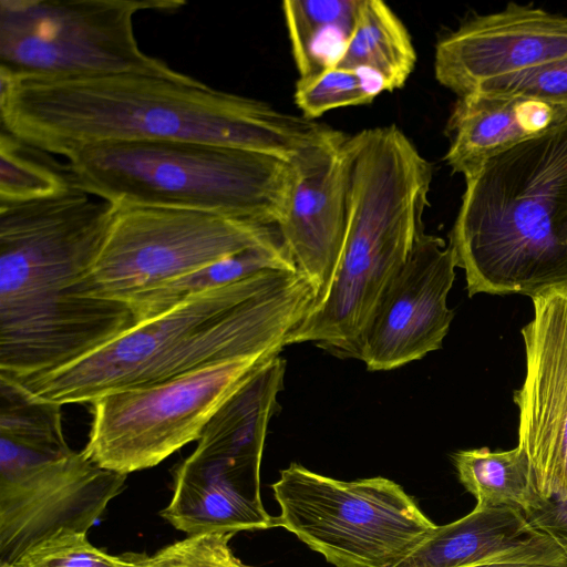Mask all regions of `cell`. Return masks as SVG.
<instances>
[{
    "label": "cell",
    "mask_w": 567,
    "mask_h": 567,
    "mask_svg": "<svg viewBox=\"0 0 567 567\" xmlns=\"http://www.w3.org/2000/svg\"><path fill=\"white\" fill-rule=\"evenodd\" d=\"M286 361L265 365L214 414L194 452L173 473V495L159 515L187 536L278 526L260 497V464Z\"/></svg>",
    "instance_id": "7"
},
{
    "label": "cell",
    "mask_w": 567,
    "mask_h": 567,
    "mask_svg": "<svg viewBox=\"0 0 567 567\" xmlns=\"http://www.w3.org/2000/svg\"><path fill=\"white\" fill-rule=\"evenodd\" d=\"M455 267L451 244L425 231L419 236L359 339L357 359L369 371L396 369L442 348L454 317L446 298Z\"/></svg>",
    "instance_id": "13"
},
{
    "label": "cell",
    "mask_w": 567,
    "mask_h": 567,
    "mask_svg": "<svg viewBox=\"0 0 567 567\" xmlns=\"http://www.w3.org/2000/svg\"><path fill=\"white\" fill-rule=\"evenodd\" d=\"M567 58V17L511 2L465 20L435 48L436 80L466 96L491 80Z\"/></svg>",
    "instance_id": "15"
},
{
    "label": "cell",
    "mask_w": 567,
    "mask_h": 567,
    "mask_svg": "<svg viewBox=\"0 0 567 567\" xmlns=\"http://www.w3.org/2000/svg\"><path fill=\"white\" fill-rule=\"evenodd\" d=\"M361 0H286L282 12L299 79L336 68L351 37Z\"/></svg>",
    "instance_id": "19"
},
{
    "label": "cell",
    "mask_w": 567,
    "mask_h": 567,
    "mask_svg": "<svg viewBox=\"0 0 567 567\" xmlns=\"http://www.w3.org/2000/svg\"><path fill=\"white\" fill-rule=\"evenodd\" d=\"M465 182L450 244L470 297L567 291V120Z\"/></svg>",
    "instance_id": "5"
},
{
    "label": "cell",
    "mask_w": 567,
    "mask_h": 567,
    "mask_svg": "<svg viewBox=\"0 0 567 567\" xmlns=\"http://www.w3.org/2000/svg\"><path fill=\"white\" fill-rule=\"evenodd\" d=\"M534 319L522 334L526 378L514 393L518 445L539 496L567 499V291L533 298Z\"/></svg>",
    "instance_id": "14"
},
{
    "label": "cell",
    "mask_w": 567,
    "mask_h": 567,
    "mask_svg": "<svg viewBox=\"0 0 567 567\" xmlns=\"http://www.w3.org/2000/svg\"><path fill=\"white\" fill-rule=\"evenodd\" d=\"M177 0H0V74L95 76L166 73L134 32L144 10L177 11Z\"/></svg>",
    "instance_id": "9"
},
{
    "label": "cell",
    "mask_w": 567,
    "mask_h": 567,
    "mask_svg": "<svg viewBox=\"0 0 567 567\" xmlns=\"http://www.w3.org/2000/svg\"><path fill=\"white\" fill-rule=\"evenodd\" d=\"M126 476L72 450L64 433L0 436V567L60 530H87Z\"/></svg>",
    "instance_id": "11"
},
{
    "label": "cell",
    "mask_w": 567,
    "mask_h": 567,
    "mask_svg": "<svg viewBox=\"0 0 567 567\" xmlns=\"http://www.w3.org/2000/svg\"><path fill=\"white\" fill-rule=\"evenodd\" d=\"M276 355L220 362L94 400L84 454L124 475L156 466L198 440L221 405Z\"/></svg>",
    "instance_id": "12"
},
{
    "label": "cell",
    "mask_w": 567,
    "mask_h": 567,
    "mask_svg": "<svg viewBox=\"0 0 567 567\" xmlns=\"http://www.w3.org/2000/svg\"><path fill=\"white\" fill-rule=\"evenodd\" d=\"M10 567H125L90 543L86 533L60 530L22 554Z\"/></svg>",
    "instance_id": "25"
},
{
    "label": "cell",
    "mask_w": 567,
    "mask_h": 567,
    "mask_svg": "<svg viewBox=\"0 0 567 567\" xmlns=\"http://www.w3.org/2000/svg\"><path fill=\"white\" fill-rule=\"evenodd\" d=\"M347 138L348 135L339 131L290 162L295 178L278 225L298 271L318 291L316 302L332 280L344 239L349 179Z\"/></svg>",
    "instance_id": "16"
},
{
    "label": "cell",
    "mask_w": 567,
    "mask_h": 567,
    "mask_svg": "<svg viewBox=\"0 0 567 567\" xmlns=\"http://www.w3.org/2000/svg\"><path fill=\"white\" fill-rule=\"evenodd\" d=\"M0 118L1 131L63 157L94 144L176 140L290 162L336 132L176 70L73 78L0 74Z\"/></svg>",
    "instance_id": "1"
},
{
    "label": "cell",
    "mask_w": 567,
    "mask_h": 567,
    "mask_svg": "<svg viewBox=\"0 0 567 567\" xmlns=\"http://www.w3.org/2000/svg\"><path fill=\"white\" fill-rule=\"evenodd\" d=\"M416 62L409 31L381 0H361L355 23L338 68H370L383 75L389 91L401 89Z\"/></svg>",
    "instance_id": "21"
},
{
    "label": "cell",
    "mask_w": 567,
    "mask_h": 567,
    "mask_svg": "<svg viewBox=\"0 0 567 567\" xmlns=\"http://www.w3.org/2000/svg\"><path fill=\"white\" fill-rule=\"evenodd\" d=\"M458 480L482 507H511L527 517L538 509L539 496L524 451L492 452L487 447L453 455Z\"/></svg>",
    "instance_id": "22"
},
{
    "label": "cell",
    "mask_w": 567,
    "mask_h": 567,
    "mask_svg": "<svg viewBox=\"0 0 567 567\" xmlns=\"http://www.w3.org/2000/svg\"><path fill=\"white\" fill-rule=\"evenodd\" d=\"M114 209L75 185L0 203V375L19 381L55 370L138 323L127 303L90 292Z\"/></svg>",
    "instance_id": "2"
},
{
    "label": "cell",
    "mask_w": 567,
    "mask_h": 567,
    "mask_svg": "<svg viewBox=\"0 0 567 567\" xmlns=\"http://www.w3.org/2000/svg\"><path fill=\"white\" fill-rule=\"evenodd\" d=\"M76 187L114 206L208 212L279 225L290 197V162L196 141H136L82 147L64 157Z\"/></svg>",
    "instance_id": "6"
},
{
    "label": "cell",
    "mask_w": 567,
    "mask_h": 567,
    "mask_svg": "<svg viewBox=\"0 0 567 567\" xmlns=\"http://www.w3.org/2000/svg\"><path fill=\"white\" fill-rule=\"evenodd\" d=\"M233 534H198L175 542L155 554H144L148 567H250L231 551Z\"/></svg>",
    "instance_id": "27"
},
{
    "label": "cell",
    "mask_w": 567,
    "mask_h": 567,
    "mask_svg": "<svg viewBox=\"0 0 567 567\" xmlns=\"http://www.w3.org/2000/svg\"><path fill=\"white\" fill-rule=\"evenodd\" d=\"M27 145L0 134V203H21L55 195L73 185L64 164L58 168L34 158Z\"/></svg>",
    "instance_id": "23"
},
{
    "label": "cell",
    "mask_w": 567,
    "mask_h": 567,
    "mask_svg": "<svg viewBox=\"0 0 567 567\" xmlns=\"http://www.w3.org/2000/svg\"><path fill=\"white\" fill-rule=\"evenodd\" d=\"M125 567H148L144 560V554H125L123 556Z\"/></svg>",
    "instance_id": "30"
},
{
    "label": "cell",
    "mask_w": 567,
    "mask_h": 567,
    "mask_svg": "<svg viewBox=\"0 0 567 567\" xmlns=\"http://www.w3.org/2000/svg\"><path fill=\"white\" fill-rule=\"evenodd\" d=\"M282 243L275 224L200 210L115 206L89 274L90 292L126 303L245 249Z\"/></svg>",
    "instance_id": "10"
},
{
    "label": "cell",
    "mask_w": 567,
    "mask_h": 567,
    "mask_svg": "<svg viewBox=\"0 0 567 567\" xmlns=\"http://www.w3.org/2000/svg\"><path fill=\"white\" fill-rule=\"evenodd\" d=\"M317 298L299 271H261L195 295L71 363L16 381L61 405L91 403L220 362L279 354Z\"/></svg>",
    "instance_id": "3"
},
{
    "label": "cell",
    "mask_w": 567,
    "mask_h": 567,
    "mask_svg": "<svg viewBox=\"0 0 567 567\" xmlns=\"http://www.w3.org/2000/svg\"><path fill=\"white\" fill-rule=\"evenodd\" d=\"M537 533L518 509L475 505L466 516L435 526L392 567H464L515 548Z\"/></svg>",
    "instance_id": "18"
},
{
    "label": "cell",
    "mask_w": 567,
    "mask_h": 567,
    "mask_svg": "<svg viewBox=\"0 0 567 567\" xmlns=\"http://www.w3.org/2000/svg\"><path fill=\"white\" fill-rule=\"evenodd\" d=\"M566 120V110L538 100L484 93L458 97L446 125L445 161L468 179L491 158Z\"/></svg>",
    "instance_id": "17"
},
{
    "label": "cell",
    "mask_w": 567,
    "mask_h": 567,
    "mask_svg": "<svg viewBox=\"0 0 567 567\" xmlns=\"http://www.w3.org/2000/svg\"><path fill=\"white\" fill-rule=\"evenodd\" d=\"M527 519L534 529L555 539L567 555V499H546Z\"/></svg>",
    "instance_id": "29"
},
{
    "label": "cell",
    "mask_w": 567,
    "mask_h": 567,
    "mask_svg": "<svg viewBox=\"0 0 567 567\" xmlns=\"http://www.w3.org/2000/svg\"><path fill=\"white\" fill-rule=\"evenodd\" d=\"M267 270L298 271L284 243L245 249L151 290L137 293L126 303L137 321L141 322L172 309L195 295Z\"/></svg>",
    "instance_id": "20"
},
{
    "label": "cell",
    "mask_w": 567,
    "mask_h": 567,
    "mask_svg": "<svg viewBox=\"0 0 567 567\" xmlns=\"http://www.w3.org/2000/svg\"><path fill=\"white\" fill-rule=\"evenodd\" d=\"M473 93L533 99L567 111V58L487 81Z\"/></svg>",
    "instance_id": "26"
},
{
    "label": "cell",
    "mask_w": 567,
    "mask_h": 567,
    "mask_svg": "<svg viewBox=\"0 0 567 567\" xmlns=\"http://www.w3.org/2000/svg\"><path fill=\"white\" fill-rule=\"evenodd\" d=\"M284 527L336 567H392L435 524L395 482H344L298 463L271 485Z\"/></svg>",
    "instance_id": "8"
},
{
    "label": "cell",
    "mask_w": 567,
    "mask_h": 567,
    "mask_svg": "<svg viewBox=\"0 0 567 567\" xmlns=\"http://www.w3.org/2000/svg\"><path fill=\"white\" fill-rule=\"evenodd\" d=\"M295 102L309 120L344 106L372 102L364 93L354 69L332 68L316 75L299 79Z\"/></svg>",
    "instance_id": "24"
},
{
    "label": "cell",
    "mask_w": 567,
    "mask_h": 567,
    "mask_svg": "<svg viewBox=\"0 0 567 567\" xmlns=\"http://www.w3.org/2000/svg\"><path fill=\"white\" fill-rule=\"evenodd\" d=\"M348 206L332 280L286 344L312 342L355 358L359 339L384 289L424 233L432 165L395 125L347 138Z\"/></svg>",
    "instance_id": "4"
},
{
    "label": "cell",
    "mask_w": 567,
    "mask_h": 567,
    "mask_svg": "<svg viewBox=\"0 0 567 567\" xmlns=\"http://www.w3.org/2000/svg\"><path fill=\"white\" fill-rule=\"evenodd\" d=\"M464 567H567V555L555 539L539 532L515 548Z\"/></svg>",
    "instance_id": "28"
}]
</instances>
